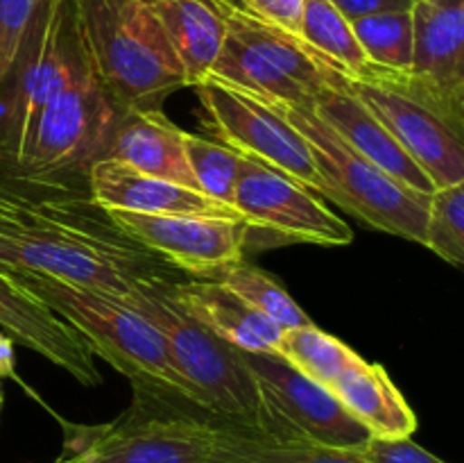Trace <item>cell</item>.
<instances>
[{
  "label": "cell",
  "instance_id": "6da1fadb",
  "mask_svg": "<svg viewBox=\"0 0 464 463\" xmlns=\"http://www.w3.org/2000/svg\"><path fill=\"white\" fill-rule=\"evenodd\" d=\"M0 266L66 281L125 302L150 275H170L168 263L122 234L107 213L93 218L84 202H59L30 222L0 225Z\"/></svg>",
  "mask_w": 464,
  "mask_h": 463
},
{
  "label": "cell",
  "instance_id": "7a4b0ae2",
  "mask_svg": "<svg viewBox=\"0 0 464 463\" xmlns=\"http://www.w3.org/2000/svg\"><path fill=\"white\" fill-rule=\"evenodd\" d=\"M122 113L91 68L89 57L39 113L3 184L34 200L84 202L89 171Z\"/></svg>",
  "mask_w": 464,
  "mask_h": 463
},
{
  "label": "cell",
  "instance_id": "3957f363",
  "mask_svg": "<svg viewBox=\"0 0 464 463\" xmlns=\"http://www.w3.org/2000/svg\"><path fill=\"white\" fill-rule=\"evenodd\" d=\"M91 68L122 109H161L186 75L145 0H75Z\"/></svg>",
  "mask_w": 464,
  "mask_h": 463
},
{
  "label": "cell",
  "instance_id": "277c9868",
  "mask_svg": "<svg viewBox=\"0 0 464 463\" xmlns=\"http://www.w3.org/2000/svg\"><path fill=\"white\" fill-rule=\"evenodd\" d=\"M161 277H143L125 302L163 336L172 366L198 395L199 411L207 413L211 422L270 434L258 386L245 363L243 350L218 339L179 311L163 291Z\"/></svg>",
  "mask_w": 464,
  "mask_h": 463
},
{
  "label": "cell",
  "instance_id": "5b68a950",
  "mask_svg": "<svg viewBox=\"0 0 464 463\" xmlns=\"http://www.w3.org/2000/svg\"><path fill=\"white\" fill-rule=\"evenodd\" d=\"M12 272L30 293L75 327L95 357L122 372L136 390L161 399H184L198 409V395L172 366L163 336L134 307L36 272Z\"/></svg>",
  "mask_w": 464,
  "mask_h": 463
},
{
  "label": "cell",
  "instance_id": "8992f818",
  "mask_svg": "<svg viewBox=\"0 0 464 463\" xmlns=\"http://www.w3.org/2000/svg\"><path fill=\"white\" fill-rule=\"evenodd\" d=\"M84 57L75 0H44L0 80V184L39 113L71 82Z\"/></svg>",
  "mask_w": 464,
  "mask_h": 463
},
{
  "label": "cell",
  "instance_id": "52a82bcc",
  "mask_svg": "<svg viewBox=\"0 0 464 463\" xmlns=\"http://www.w3.org/2000/svg\"><path fill=\"white\" fill-rule=\"evenodd\" d=\"M306 139L324 198L385 234L424 243V222L430 195H421L390 177L335 134L311 107L275 104Z\"/></svg>",
  "mask_w": 464,
  "mask_h": 463
},
{
  "label": "cell",
  "instance_id": "ba28073f",
  "mask_svg": "<svg viewBox=\"0 0 464 463\" xmlns=\"http://www.w3.org/2000/svg\"><path fill=\"white\" fill-rule=\"evenodd\" d=\"M343 80L392 132L435 189L464 182V109L449 104L408 71L372 64L358 77L343 73Z\"/></svg>",
  "mask_w": 464,
  "mask_h": 463
},
{
  "label": "cell",
  "instance_id": "9c48e42d",
  "mask_svg": "<svg viewBox=\"0 0 464 463\" xmlns=\"http://www.w3.org/2000/svg\"><path fill=\"white\" fill-rule=\"evenodd\" d=\"M334 64L297 34L252 18L227 0V39L208 75L267 104L311 107Z\"/></svg>",
  "mask_w": 464,
  "mask_h": 463
},
{
  "label": "cell",
  "instance_id": "30bf717a",
  "mask_svg": "<svg viewBox=\"0 0 464 463\" xmlns=\"http://www.w3.org/2000/svg\"><path fill=\"white\" fill-rule=\"evenodd\" d=\"M193 89L202 109V127L213 141L281 171L324 198V184L306 139L275 104L213 75L204 77Z\"/></svg>",
  "mask_w": 464,
  "mask_h": 463
},
{
  "label": "cell",
  "instance_id": "8fae6325",
  "mask_svg": "<svg viewBox=\"0 0 464 463\" xmlns=\"http://www.w3.org/2000/svg\"><path fill=\"white\" fill-rule=\"evenodd\" d=\"M234 209L252 234L272 236L276 243L349 245L353 232L311 189L293 177L243 157L234 191Z\"/></svg>",
  "mask_w": 464,
  "mask_h": 463
},
{
  "label": "cell",
  "instance_id": "7c38bea8",
  "mask_svg": "<svg viewBox=\"0 0 464 463\" xmlns=\"http://www.w3.org/2000/svg\"><path fill=\"white\" fill-rule=\"evenodd\" d=\"M258 386L270 434L358 449L370 431L353 420L331 390L295 370L275 352H243Z\"/></svg>",
  "mask_w": 464,
  "mask_h": 463
},
{
  "label": "cell",
  "instance_id": "4fadbf2b",
  "mask_svg": "<svg viewBox=\"0 0 464 463\" xmlns=\"http://www.w3.org/2000/svg\"><path fill=\"white\" fill-rule=\"evenodd\" d=\"M113 227L168 266L193 280H211L225 268L243 261L247 222L208 216H159V213L104 212Z\"/></svg>",
  "mask_w": 464,
  "mask_h": 463
},
{
  "label": "cell",
  "instance_id": "5bb4252c",
  "mask_svg": "<svg viewBox=\"0 0 464 463\" xmlns=\"http://www.w3.org/2000/svg\"><path fill=\"white\" fill-rule=\"evenodd\" d=\"M216 438L208 418L181 409L130 411L82 445L80 463H207Z\"/></svg>",
  "mask_w": 464,
  "mask_h": 463
},
{
  "label": "cell",
  "instance_id": "9a60e30c",
  "mask_svg": "<svg viewBox=\"0 0 464 463\" xmlns=\"http://www.w3.org/2000/svg\"><path fill=\"white\" fill-rule=\"evenodd\" d=\"M0 327L23 348L41 354L84 386L102 384L95 354L80 331L59 318L48 304L41 302L0 266Z\"/></svg>",
  "mask_w": 464,
  "mask_h": 463
},
{
  "label": "cell",
  "instance_id": "2e32d148",
  "mask_svg": "<svg viewBox=\"0 0 464 463\" xmlns=\"http://www.w3.org/2000/svg\"><path fill=\"white\" fill-rule=\"evenodd\" d=\"M311 109L335 134L343 136L358 154L370 159L390 177L421 195L433 193L435 184L430 182V177L417 166L415 159L401 148V143L372 113V109L344 84L343 73L335 64L331 68L329 82L315 95Z\"/></svg>",
  "mask_w": 464,
  "mask_h": 463
},
{
  "label": "cell",
  "instance_id": "e0dca14e",
  "mask_svg": "<svg viewBox=\"0 0 464 463\" xmlns=\"http://www.w3.org/2000/svg\"><path fill=\"white\" fill-rule=\"evenodd\" d=\"M89 200L102 212L159 213V216H208L243 221L229 204L202 191L150 177L113 159H100L89 171Z\"/></svg>",
  "mask_w": 464,
  "mask_h": 463
},
{
  "label": "cell",
  "instance_id": "ac0fdd59",
  "mask_svg": "<svg viewBox=\"0 0 464 463\" xmlns=\"http://www.w3.org/2000/svg\"><path fill=\"white\" fill-rule=\"evenodd\" d=\"M411 73L417 82L464 109V0L412 3Z\"/></svg>",
  "mask_w": 464,
  "mask_h": 463
},
{
  "label": "cell",
  "instance_id": "d6986e66",
  "mask_svg": "<svg viewBox=\"0 0 464 463\" xmlns=\"http://www.w3.org/2000/svg\"><path fill=\"white\" fill-rule=\"evenodd\" d=\"M161 286L179 311L207 327L218 339L243 352H275L284 330L258 313L231 291L211 280H172L161 277Z\"/></svg>",
  "mask_w": 464,
  "mask_h": 463
},
{
  "label": "cell",
  "instance_id": "ffe728a7",
  "mask_svg": "<svg viewBox=\"0 0 464 463\" xmlns=\"http://www.w3.org/2000/svg\"><path fill=\"white\" fill-rule=\"evenodd\" d=\"M100 159H113L150 177L199 191L186 162L184 130L163 109H122L104 141Z\"/></svg>",
  "mask_w": 464,
  "mask_h": 463
},
{
  "label": "cell",
  "instance_id": "44dd1931",
  "mask_svg": "<svg viewBox=\"0 0 464 463\" xmlns=\"http://www.w3.org/2000/svg\"><path fill=\"white\" fill-rule=\"evenodd\" d=\"M193 89L211 73L227 39V0H145Z\"/></svg>",
  "mask_w": 464,
  "mask_h": 463
},
{
  "label": "cell",
  "instance_id": "7402d4cb",
  "mask_svg": "<svg viewBox=\"0 0 464 463\" xmlns=\"http://www.w3.org/2000/svg\"><path fill=\"white\" fill-rule=\"evenodd\" d=\"M329 390L374 438H406L417 429L415 411L379 363L361 359L356 366L344 370Z\"/></svg>",
  "mask_w": 464,
  "mask_h": 463
},
{
  "label": "cell",
  "instance_id": "603a6c76",
  "mask_svg": "<svg viewBox=\"0 0 464 463\" xmlns=\"http://www.w3.org/2000/svg\"><path fill=\"white\" fill-rule=\"evenodd\" d=\"M216 438L207 463H367L358 449L329 448L293 436L213 422Z\"/></svg>",
  "mask_w": 464,
  "mask_h": 463
},
{
  "label": "cell",
  "instance_id": "cb8c5ba5",
  "mask_svg": "<svg viewBox=\"0 0 464 463\" xmlns=\"http://www.w3.org/2000/svg\"><path fill=\"white\" fill-rule=\"evenodd\" d=\"M299 39L349 77L362 75L372 66L353 34L352 21L331 0H304Z\"/></svg>",
  "mask_w": 464,
  "mask_h": 463
},
{
  "label": "cell",
  "instance_id": "d4e9b609",
  "mask_svg": "<svg viewBox=\"0 0 464 463\" xmlns=\"http://www.w3.org/2000/svg\"><path fill=\"white\" fill-rule=\"evenodd\" d=\"M276 354L285 359L304 377L324 386L326 390L334 386V381L344 370L356 366L362 359L361 354L353 352L343 340L326 334V331H322L315 325L285 330L281 334Z\"/></svg>",
  "mask_w": 464,
  "mask_h": 463
},
{
  "label": "cell",
  "instance_id": "484cf974",
  "mask_svg": "<svg viewBox=\"0 0 464 463\" xmlns=\"http://www.w3.org/2000/svg\"><path fill=\"white\" fill-rule=\"evenodd\" d=\"M211 281L225 286L245 304L275 320L284 331L313 325L311 316L295 302L285 286L275 275L252 266V263H234V266L225 268L216 277H211Z\"/></svg>",
  "mask_w": 464,
  "mask_h": 463
},
{
  "label": "cell",
  "instance_id": "4316f807",
  "mask_svg": "<svg viewBox=\"0 0 464 463\" xmlns=\"http://www.w3.org/2000/svg\"><path fill=\"white\" fill-rule=\"evenodd\" d=\"M352 30L370 64L390 71H408L412 59V14H372L352 21Z\"/></svg>",
  "mask_w": 464,
  "mask_h": 463
},
{
  "label": "cell",
  "instance_id": "83f0119b",
  "mask_svg": "<svg viewBox=\"0 0 464 463\" xmlns=\"http://www.w3.org/2000/svg\"><path fill=\"white\" fill-rule=\"evenodd\" d=\"M421 245L451 266H464V182L430 193Z\"/></svg>",
  "mask_w": 464,
  "mask_h": 463
},
{
  "label": "cell",
  "instance_id": "f1b7e54d",
  "mask_svg": "<svg viewBox=\"0 0 464 463\" xmlns=\"http://www.w3.org/2000/svg\"><path fill=\"white\" fill-rule=\"evenodd\" d=\"M184 150L199 191L211 195L218 202L234 207V191L243 154L218 141L188 134V132H184Z\"/></svg>",
  "mask_w": 464,
  "mask_h": 463
},
{
  "label": "cell",
  "instance_id": "f546056e",
  "mask_svg": "<svg viewBox=\"0 0 464 463\" xmlns=\"http://www.w3.org/2000/svg\"><path fill=\"white\" fill-rule=\"evenodd\" d=\"M41 3L44 0H0V80L7 73Z\"/></svg>",
  "mask_w": 464,
  "mask_h": 463
},
{
  "label": "cell",
  "instance_id": "4dcf8cb0",
  "mask_svg": "<svg viewBox=\"0 0 464 463\" xmlns=\"http://www.w3.org/2000/svg\"><path fill=\"white\" fill-rule=\"evenodd\" d=\"M367 463H447L417 445L411 436L406 438H370L358 448Z\"/></svg>",
  "mask_w": 464,
  "mask_h": 463
},
{
  "label": "cell",
  "instance_id": "1f68e13d",
  "mask_svg": "<svg viewBox=\"0 0 464 463\" xmlns=\"http://www.w3.org/2000/svg\"><path fill=\"white\" fill-rule=\"evenodd\" d=\"M252 18L299 36L304 0H229Z\"/></svg>",
  "mask_w": 464,
  "mask_h": 463
},
{
  "label": "cell",
  "instance_id": "d6a6232c",
  "mask_svg": "<svg viewBox=\"0 0 464 463\" xmlns=\"http://www.w3.org/2000/svg\"><path fill=\"white\" fill-rule=\"evenodd\" d=\"M54 204H59L57 200H34L30 195L16 193V191L0 184V225H7V222H30L34 218L44 216Z\"/></svg>",
  "mask_w": 464,
  "mask_h": 463
},
{
  "label": "cell",
  "instance_id": "836d02e7",
  "mask_svg": "<svg viewBox=\"0 0 464 463\" xmlns=\"http://www.w3.org/2000/svg\"><path fill=\"white\" fill-rule=\"evenodd\" d=\"M347 21L372 16V14H388V12H411L412 0H331Z\"/></svg>",
  "mask_w": 464,
  "mask_h": 463
},
{
  "label": "cell",
  "instance_id": "e575fe53",
  "mask_svg": "<svg viewBox=\"0 0 464 463\" xmlns=\"http://www.w3.org/2000/svg\"><path fill=\"white\" fill-rule=\"evenodd\" d=\"M3 379H16V354L14 340L0 331V381Z\"/></svg>",
  "mask_w": 464,
  "mask_h": 463
},
{
  "label": "cell",
  "instance_id": "d590c367",
  "mask_svg": "<svg viewBox=\"0 0 464 463\" xmlns=\"http://www.w3.org/2000/svg\"><path fill=\"white\" fill-rule=\"evenodd\" d=\"M54 463H80V452L71 454V457H62L59 461H54Z\"/></svg>",
  "mask_w": 464,
  "mask_h": 463
},
{
  "label": "cell",
  "instance_id": "8d00e7d4",
  "mask_svg": "<svg viewBox=\"0 0 464 463\" xmlns=\"http://www.w3.org/2000/svg\"><path fill=\"white\" fill-rule=\"evenodd\" d=\"M0 407H3V384H0Z\"/></svg>",
  "mask_w": 464,
  "mask_h": 463
},
{
  "label": "cell",
  "instance_id": "74e56055",
  "mask_svg": "<svg viewBox=\"0 0 464 463\" xmlns=\"http://www.w3.org/2000/svg\"><path fill=\"white\" fill-rule=\"evenodd\" d=\"M412 3H417V0H412ZM433 3H449V0H433Z\"/></svg>",
  "mask_w": 464,
  "mask_h": 463
}]
</instances>
